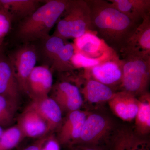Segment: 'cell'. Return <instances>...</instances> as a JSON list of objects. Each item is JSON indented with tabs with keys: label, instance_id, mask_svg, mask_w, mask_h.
I'll return each instance as SVG.
<instances>
[{
	"label": "cell",
	"instance_id": "4316f807",
	"mask_svg": "<svg viewBox=\"0 0 150 150\" xmlns=\"http://www.w3.org/2000/svg\"><path fill=\"white\" fill-rule=\"evenodd\" d=\"M40 150H61L60 144L58 139L51 135L46 137Z\"/></svg>",
	"mask_w": 150,
	"mask_h": 150
},
{
	"label": "cell",
	"instance_id": "1f68e13d",
	"mask_svg": "<svg viewBox=\"0 0 150 150\" xmlns=\"http://www.w3.org/2000/svg\"><path fill=\"white\" fill-rule=\"evenodd\" d=\"M5 129L2 127L1 126H0V137L1 136L2 134L4 133V131Z\"/></svg>",
	"mask_w": 150,
	"mask_h": 150
},
{
	"label": "cell",
	"instance_id": "cb8c5ba5",
	"mask_svg": "<svg viewBox=\"0 0 150 150\" xmlns=\"http://www.w3.org/2000/svg\"><path fill=\"white\" fill-rule=\"evenodd\" d=\"M119 57L118 53L106 54L97 59H92L79 53H75L71 59V63L75 69H87Z\"/></svg>",
	"mask_w": 150,
	"mask_h": 150
},
{
	"label": "cell",
	"instance_id": "7c38bea8",
	"mask_svg": "<svg viewBox=\"0 0 150 150\" xmlns=\"http://www.w3.org/2000/svg\"><path fill=\"white\" fill-rule=\"evenodd\" d=\"M20 92L11 60L0 52V95L18 103Z\"/></svg>",
	"mask_w": 150,
	"mask_h": 150
},
{
	"label": "cell",
	"instance_id": "8fae6325",
	"mask_svg": "<svg viewBox=\"0 0 150 150\" xmlns=\"http://www.w3.org/2000/svg\"><path fill=\"white\" fill-rule=\"evenodd\" d=\"M53 85L52 71L48 66H36L30 73L27 91L32 99L48 96Z\"/></svg>",
	"mask_w": 150,
	"mask_h": 150
},
{
	"label": "cell",
	"instance_id": "44dd1931",
	"mask_svg": "<svg viewBox=\"0 0 150 150\" xmlns=\"http://www.w3.org/2000/svg\"><path fill=\"white\" fill-rule=\"evenodd\" d=\"M139 110L135 118V131L138 135L144 136L150 131V94L147 93L140 96Z\"/></svg>",
	"mask_w": 150,
	"mask_h": 150
},
{
	"label": "cell",
	"instance_id": "603a6c76",
	"mask_svg": "<svg viewBox=\"0 0 150 150\" xmlns=\"http://www.w3.org/2000/svg\"><path fill=\"white\" fill-rule=\"evenodd\" d=\"M18 103L0 95V126L4 129L12 124Z\"/></svg>",
	"mask_w": 150,
	"mask_h": 150
},
{
	"label": "cell",
	"instance_id": "ffe728a7",
	"mask_svg": "<svg viewBox=\"0 0 150 150\" xmlns=\"http://www.w3.org/2000/svg\"><path fill=\"white\" fill-rule=\"evenodd\" d=\"M40 42L39 47L37 46L38 59L41 57L44 65L50 68L57 55L68 40L53 35H50Z\"/></svg>",
	"mask_w": 150,
	"mask_h": 150
},
{
	"label": "cell",
	"instance_id": "9c48e42d",
	"mask_svg": "<svg viewBox=\"0 0 150 150\" xmlns=\"http://www.w3.org/2000/svg\"><path fill=\"white\" fill-rule=\"evenodd\" d=\"M89 113L79 110L69 112L60 126L58 140L60 144H78L84 123Z\"/></svg>",
	"mask_w": 150,
	"mask_h": 150
},
{
	"label": "cell",
	"instance_id": "e0dca14e",
	"mask_svg": "<svg viewBox=\"0 0 150 150\" xmlns=\"http://www.w3.org/2000/svg\"><path fill=\"white\" fill-rule=\"evenodd\" d=\"M45 1L0 0V10L9 14L14 21H20L35 11Z\"/></svg>",
	"mask_w": 150,
	"mask_h": 150
},
{
	"label": "cell",
	"instance_id": "277c9868",
	"mask_svg": "<svg viewBox=\"0 0 150 150\" xmlns=\"http://www.w3.org/2000/svg\"><path fill=\"white\" fill-rule=\"evenodd\" d=\"M52 35L68 40L93 31L90 10L86 0H69Z\"/></svg>",
	"mask_w": 150,
	"mask_h": 150
},
{
	"label": "cell",
	"instance_id": "4fadbf2b",
	"mask_svg": "<svg viewBox=\"0 0 150 150\" xmlns=\"http://www.w3.org/2000/svg\"><path fill=\"white\" fill-rule=\"evenodd\" d=\"M16 126L24 138H42L51 132L45 120L29 105L19 116Z\"/></svg>",
	"mask_w": 150,
	"mask_h": 150
},
{
	"label": "cell",
	"instance_id": "f546056e",
	"mask_svg": "<svg viewBox=\"0 0 150 150\" xmlns=\"http://www.w3.org/2000/svg\"><path fill=\"white\" fill-rule=\"evenodd\" d=\"M46 136L39 139L34 144L26 147L22 150H40L43 143L46 139Z\"/></svg>",
	"mask_w": 150,
	"mask_h": 150
},
{
	"label": "cell",
	"instance_id": "8992f818",
	"mask_svg": "<svg viewBox=\"0 0 150 150\" xmlns=\"http://www.w3.org/2000/svg\"><path fill=\"white\" fill-rule=\"evenodd\" d=\"M113 127L111 119L105 115L88 113L84 123L78 144L100 147V145L110 134Z\"/></svg>",
	"mask_w": 150,
	"mask_h": 150
},
{
	"label": "cell",
	"instance_id": "f1b7e54d",
	"mask_svg": "<svg viewBox=\"0 0 150 150\" xmlns=\"http://www.w3.org/2000/svg\"><path fill=\"white\" fill-rule=\"evenodd\" d=\"M71 150H104L100 147L93 145L78 144L73 146Z\"/></svg>",
	"mask_w": 150,
	"mask_h": 150
},
{
	"label": "cell",
	"instance_id": "ac0fdd59",
	"mask_svg": "<svg viewBox=\"0 0 150 150\" xmlns=\"http://www.w3.org/2000/svg\"><path fill=\"white\" fill-rule=\"evenodd\" d=\"M83 88L80 91L85 99L91 103L108 102L114 96L115 92L110 87L91 78L86 77Z\"/></svg>",
	"mask_w": 150,
	"mask_h": 150
},
{
	"label": "cell",
	"instance_id": "3957f363",
	"mask_svg": "<svg viewBox=\"0 0 150 150\" xmlns=\"http://www.w3.org/2000/svg\"><path fill=\"white\" fill-rule=\"evenodd\" d=\"M122 91L141 96L148 93L150 77V54L137 52L121 55Z\"/></svg>",
	"mask_w": 150,
	"mask_h": 150
},
{
	"label": "cell",
	"instance_id": "30bf717a",
	"mask_svg": "<svg viewBox=\"0 0 150 150\" xmlns=\"http://www.w3.org/2000/svg\"><path fill=\"white\" fill-rule=\"evenodd\" d=\"M73 44L75 53L92 59L100 58L106 54L117 53L95 33L91 31L87 32L80 37L75 38Z\"/></svg>",
	"mask_w": 150,
	"mask_h": 150
},
{
	"label": "cell",
	"instance_id": "2e32d148",
	"mask_svg": "<svg viewBox=\"0 0 150 150\" xmlns=\"http://www.w3.org/2000/svg\"><path fill=\"white\" fill-rule=\"evenodd\" d=\"M28 105L37 111L45 120L50 131L61 126L63 112L56 101L49 96L32 99Z\"/></svg>",
	"mask_w": 150,
	"mask_h": 150
},
{
	"label": "cell",
	"instance_id": "7402d4cb",
	"mask_svg": "<svg viewBox=\"0 0 150 150\" xmlns=\"http://www.w3.org/2000/svg\"><path fill=\"white\" fill-rule=\"evenodd\" d=\"M74 53V44L67 41L57 55L50 69L60 73L72 71L75 69L71 63L72 57Z\"/></svg>",
	"mask_w": 150,
	"mask_h": 150
},
{
	"label": "cell",
	"instance_id": "6da1fadb",
	"mask_svg": "<svg viewBox=\"0 0 150 150\" xmlns=\"http://www.w3.org/2000/svg\"><path fill=\"white\" fill-rule=\"evenodd\" d=\"M86 1L90 10L93 31L118 53L141 22L122 13L108 1Z\"/></svg>",
	"mask_w": 150,
	"mask_h": 150
},
{
	"label": "cell",
	"instance_id": "4dcf8cb0",
	"mask_svg": "<svg viewBox=\"0 0 150 150\" xmlns=\"http://www.w3.org/2000/svg\"><path fill=\"white\" fill-rule=\"evenodd\" d=\"M144 143V142H143L142 140H140L139 138H137V139L134 142V144L131 146L129 150H138L140 147ZM140 150H145L144 149V148H142V147L141 149H140Z\"/></svg>",
	"mask_w": 150,
	"mask_h": 150
},
{
	"label": "cell",
	"instance_id": "ba28073f",
	"mask_svg": "<svg viewBox=\"0 0 150 150\" xmlns=\"http://www.w3.org/2000/svg\"><path fill=\"white\" fill-rule=\"evenodd\" d=\"M86 77L91 78L112 88L121 85L122 81V63L120 57L108 60L89 69H85Z\"/></svg>",
	"mask_w": 150,
	"mask_h": 150
},
{
	"label": "cell",
	"instance_id": "5bb4252c",
	"mask_svg": "<svg viewBox=\"0 0 150 150\" xmlns=\"http://www.w3.org/2000/svg\"><path fill=\"white\" fill-rule=\"evenodd\" d=\"M137 52L150 54V15L143 19L119 53L122 55Z\"/></svg>",
	"mask_w": 150,
	"mask_h": 150
},
{
	"label": "cell",
	"instance_id": "83f0119b",
	"mask_svg": "<svg viewBox=\"0 0 150 150\" xmlns=\"http://www.w3.org/2000/svg\"><path fill=\"white\" fill-rule=\"evenodd\" d=\"M111 150H129L128 140L123 136L115 137Z\"/></svg>",
	"mask_w": 150,
	"mask_h": 150
},
{
	"label": "cell",
	"instance_id": "d6986e66",
	"mask_svg": "<svg viewBox=\"0 0 150 150\" xmlns=\"http://www.w3.org/2000/svg\"><path fill=\"white\" fill-rule=\"evenodd\" d=\"M122 13L138 22L150 15V0H109Z\"/></svg>",
	"mask_w": 150,
	"mask_h": 150
},
{
	"label": "cell",
	"instance_id": "484cf974",
	"mask_svg": "<svg viewBox=\"0 0 150 150\" xmlns=\"http://www.w3.org/2000/svg\"><path fill=\"white\" fill-rule=\"evenodd\" d=\"M13 22L9 14L0 10V52L4 51V41L11 29Z\"/></svg>",
	"mask_w": 150,
	"mask_h": 150
},
{
	"label": "cell",
	"instance_id": "7a4b0ae2",
	"mask_svg": "<svg viewBox=\"0 0 150 150\" xmlns=\"http://www.w3.org/2000/svg\"><path fill=\"white\" fill-rule=\"evenodd\" d=\"M69 2V0L45 1L31 14L20 21L16 32L17 38L23 43H32L48 37Z\"/></svg>",
	"mask_w": 150,
	"mask_h": 150
},
{
	"label": "cell",
	"instance_id": "5b68a950",
	"mask_svg": "<svg viewBox=\"0 0 150 150\" xmlns=\"http://www.w3.org/2000/svg\"><path fill=\"white\" fill-rule=\"evenodd\" d=\"M8 56L12 62L21 92L27 93L28 77L38 59L37 47L32 43H23Z\"/></svg>",
	"mask_w": 150,
	"mask_h": 150
},
{
	"label": "cell",
	"instance_id": "9a60e30c",
	"mask_svg": "<svg viewBox=\"0 0 150 150\" xmlns=\"http://www.w3.org/2000/svg\"><path fill=\"white\" fill-rule=\"evenodd\" d=\"M108 103L110 109L117 117L124 121H131L137 115L139 100L132 94L122 91L115 93Z\"/></svg>",
	"mask_w": 150,
	"mask_h": 150
},
{
	"label": "cell",
	"instance_id": "d4e9b609",
	"mask_svg": "<svg viewBox=\"0 0 150 150\" xmlns=\"http://www.w3.org/2000/svg\"><path fill=\"white\" fill-rule=\"evenodd\" d=\"M23 135L17 126L5 129L0 137V150H11L23 139Z\"/></svg>",
	"mask_w": 150,
	"mask_h": 150
},
{
	"label": "cell",
	"instance_id": "52a82bcc",
	"mask_svg": "<svg viewBox=\"0 0 150 150\" xmlns=\"http://www.w3.org/2000/svg\"><path fill=\"white\" fill-rule=\"evenodd\" d=\"M49 95L59 105L62 112L68 113L79 110L83 104L80 89L77 86L67 81L54 85Z\"/></svg>",
	"mask_w": 150,
	"mask_h": 150
}]
</instances>
